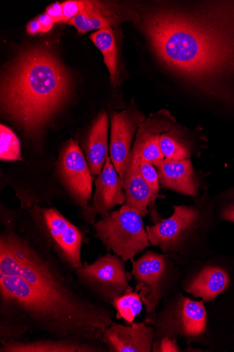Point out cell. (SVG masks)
Masks as SVG:
<instances>
[{
    "label": "cell",
    "instance_id": "7",
    "mask_svg": "<svg viewBox=\"0 0 234 352\" xmlns=\"http://www.w3.org/2000/svg\"><path fill=\"white\" fill-rule=\"evenodd\" d=\"M207 312L203 302L181 297L176 307H165L159 312L150 313L145 323L154 330V339L176 336L193 339L202 336L207 329Z\"/></svg>",
    "mask_w": 234,
    "mask_h": 352
},
{
    "label": "cell",
    "instance_id": "31",
    "mask_svg": "<svg viewBox=\"0 0 234 352\" xmlns=\"http://www.w3.org/2000/svg\"><path fill=\"white\" fill-rule=\"evenodd\" d=\"M27 33L30 35H36L42 33L41 24L38 19L29 22L26 27Z\"/></svg>",
    "mask_w": 234,
    "mask_h": 352
},
{
    "label": "cell",
    "instance_id": "19",
    "mask_svg": "<svg viewBox=\"0 0 234 352\" xmlns=\"http://www.w3.org/2000/svg\"><path fill=\"white\" fill-rule=\"evenodd\" d=\"M109 120L106 113L95 121L89 135L86 150L87 164L92 175L102 172L108 157Z\"/></svg>",
    "mask_w": 234,
    "mask_h": 352
},
{
    "label": "cell",
    "instance_id": "6",
    "mask_svg": "<svg viewBox=\"0 0 234 352\" xmlns=\"http://www.w3.org/2000/svg\"><path fill=\"white\" fill-rule=\"evenodd\" d=\"M123 260L109 252L91 264L83 263L75 276L83 289L96 300L113 305L129 285L132 274L126 270Z\"/></svg>",
    "mask_w": 234,
    "mask_h": 352
},
{
    "label": "cell",
    "instance_id": "28",
    "mask_svg": "<svg viewBox=\"0 0 234 352\" xmlns=\"http://www.w3.org/2000/svg\"><path fill=\"white\" fill-rule=\"evenodd\" d=\"M108 351V349L102 339H92L83 342L78 352H102Z\"/></svg>",
    "mask_w": 234,
    "mask_h": 352
},
{
    "label": "cell",
    "instance_id": "22",
    "mask_svg": "<svg viewBox=\"0 0 234 352\" xmlns=\"http://www.w3.org/2000/svg\"><path fill=\"white\" fill-rule=\"evenodd\" d=\"M90 39L96 47L102 52L104 63L110 72L111 82L113 85H116L117 78V51L112 28L97 30L91 35Z\"/></svg>",
    "mask_w": 234,
    "mask_h": 352
},
{
    "label": "cell",
    "instance_id": "10",
    "mask_svg": "<svg viewBox=\"0 0 234 352\" xmlns=\"http://www.w3.org/2000/svg\"><path fill=\"white\" fill-rule=\"evenodd\" d=\"M93 202L82 211V217L91 225H95L96 216L106 217L113 209L126 201L122 181L110 155H108L103 170L95 180Z\"/></svg>",
    "mask_w": 234,
    "mask_h": 352
},
{
    "label": "cell",
    "instance_id": "18",
    "mask_svg": "<svg viewBox=\"0 0 234 352\" xmlns=\"http://www.w3.org/2000/svg\"><path fill=\"white\" fill-rule=\"evenodd\" d=\"M92 340L84 335L62 338L46 336L36 340H9L0 342V352H78L81 344Z\"/></svg>",
    "mask_w": 234,
    "mask_h": 352
},
{
    "label": "cell",
    "instance_id": "12",
    "mask_svg": "<svg viewBox=\"0 0 234 352\" xmlns=\"http://www.w3.org/2000/svg\"><path fill=\"white\" fill-rule=\"evenodd\" d=\"M174 214L162 219L146 231L151 245L159 246L163 252L178 248L188 231L199 217L197 209L186 206H174Z\"/></svg>",
    "mask_w": 234,
    "mask_h": 352
},
{
    "label": "cell",
    "instance_id": "14",
    "mask_svg": "<svg viewBox=\"0 0 234 352\" xmlns=\"http://www.w3.org/2000/svg\"><path fill=\"white\" fill-rule=\"evenodd\" d=\"M110 352H150L154 341V328L143 323L108 327L102 338Z\"/></svg>",
    "mask_w": 234,
    "mask_h": 352
},
{
    "label": "cell",
    "instance_id": "13",
    "mask_svg": "<svg viewBox=\"0 0 234 352\" xmlns=\"http://www.w3.org/2000/svg\"><path fill=\"white\" fill-rule=\"evenodd\" d=\"M176 122L169 111L161 110L152 114L139 126L130 154L156 167L165 159L160 146V136L170 131Z\"/></svg>",
    "mask_w": 234,
    "mask_h": 352
},
{
    "label": "cell",
    "instance_id": "17",
    "mask_svg": "<svg viewBox=\"0 0 234 352\" xmlns=\"http://www.w3.org/2000/svg\"><path fill=\"white\" fill-rule=\"evenodd\" d=\"M126 197L125 205L142 216L149 213L148 206L164 196L154 193L143 177L137 157L130 155L121 178Z\"/></svg>",
    "mask_w": 234,
    "mask_h": 352
},
{
    "label": "cell",
    "instance_id": "9",
    "mask_svg": "<svg viewBox=\"0 0 234 352\" xmlns=\"http://www.w3.org/2000/svg\"><path fill=\"white\" fill-rule=\"evenodd\" d=\"M131 274L148 294L142 299L148 313H154L164 296L168 257L165 254L147 251L137 261L130 260Z\"/></svg>",
    "mask_w": 234,
    "mask_h": 352
},
{
    "label": "cell",
    "instance_id": "27",
    "mask_svg": "<svg viewBox=\"0 0 234 352\" xmlns=\"http://www.w3.org/2000/svg\"><path fill=\"white\" fill-rule=\"evenodd\" d=\"M153 351L160 352H178L181 351L176 338L164 336L154 339L153 343Z\"/></svg>",
    "mask_w": 234,
    "mask_h": 352
},
{
    "label": "cell",
    "instance_id": "5",
    "mask_svg": "<svg viewBox=\"0 0 234 352\" xmlns=\"http://www.w3.org/2000/svg\"><path fill=\"white\" fill-rule=\"evenodd\" d=\"M95 236L124 262L135 258L151 245L142 215L126 205L95 223Z\"/></svg>",
    "mask_w": 234,
    "mask_h": 352
},
{
    "label": "cell",
    "instance_id": "4",
    "mask_svg": "<svg viewBox=\"0 0 234 352\" xmlns=\"http://www.w3.org/2000/svg\"><path fill=\"white\" fill-rule=\"evenodd\" d=\"M34 229L32 241L52 253L67 268L75 272L83 265L82 231L55 208L36 205L29 211Z\"/></svg>",
    "mask_w": 234,
    "mask_h": 352
},
{
    "label": "cell",
    "instance_id": "24",
    "mask_svg": "<svg viewBox=\"0 0 234 352\" xmlns=\"http://www.w3.org/2000/svg\"><path fill=\"white\" fill-rule=\"evenodd\" d=\"M0 136H1L0 159L5 162L21 161V144L13 131L5 125L1 124Z\"/></svg>",
    "mask_w": 234,
    "mask_h": 352
},
{
    "label": "cell",
    "instance_id": "23",
    "mask_svg": "<svg viewBox=\"0 0 234 352\" xmlns=\"http://www.w3.org/2000/svg\"><path fill=\"white\" fill-rule=\"evenodd\" d=\"M143 285L138 283L134 292L130 286L119 298L115 300L113 306L115 309L117 319L123 318L126 325L131 324L141 312L143 307Z\"/></svg>",
    "mask_w": 234,
    "mask_h": 352
},
{
    "label": "cell",
    "instance_id": "32",
    "mask_svg": "<svg viewBox=\"0 0 234 352\" xmlns=\"http://www.w3.org/2000/svg\"><path fill=\"white\" fill-rule=\"evenodd\" d=\"M222 219L234 223V204L226 206L222 210Z\"/></svg>",
    "mask_w": 234,
    "mask_h": 352
},
{
    "label": "cell",
    "instance_id": "21",
    "mask_svg": "<svg viewBox=\"0 0 234 352\" xmlns=\"http://www.w3.org/2000/svg\"><path fill=\"white\" fill-rule=\"evenodd\" d=\"M185 128L175 124L170 131L160 136V146L166 159L173 161L189 159L193 155V144Z\"/></svg>",
    "mask_w": 234,
    "mask_h": 352
},
{
    "label": "cell",
    "instance_id": "2",
    "mask_svg": "<svg viewBox=\"0 0 234 352\" xmlns=\"http://www.w3.org/2000/svg\"><path fill=\"white\" fill-rule=\"evenodd\" d=\"M143 30L156 56L218 116L234 119V0L159 8Z\"/></svg>",
    "mask_w": 234,
    "mask_h": 352
},
{
    "label": "cell",
    "instance_id": "30",
    "mask_svg": "<svg viewBox=\"0 0 234 352\" xmlns=\"http://www.w3.org/2000/svg\"><path fill=\"white\" fill-rule=\"evenodd\" d=\"M38 19L39 20L41 28H42V33H47V32L50 31L53 28L55 22L53 19L47 13L43 14L38 16Z\"/></svg>",
    "mask_w": 234,
    "mask_h": 352
},
{
    "label": "cell",
    "instance_id": "3",
    "mask_svg": "<svg viewBox=\"0 0 234 352\" xmlns=\"http://www.w3.org/2000/svg\"><path fill=\"white\" fill-rule=\"evenodd\" d=\"M68 74L48 49L23 52L5 73L1 104L29 135H38L68 98Z\"/></svg>",
    "mask_w": 234,
    "mask_h": 352
},
{
    "label": "cell",
    "instance_id": "26",
    "mask_svg": "<svg viewBox=\"0 0 234 352\" xmlns=\"http://www.w3.org/2000/svg\"><path fill=\"white\" fill-rule=\"evenodd\" d=\"M85 8V1H67L62 3V13L64 16V23H69L79 14H80Z\"/></svg>",
    "mask_w": 234,
    "mask_h": 352
},
{
    "label": "cell",
    "instance_id": "16",
    "mask_svg": "<svg viewBox=\"0 0 234 352\" xmlns=\"http://www.w3.org/2000/svg\"><path fill=\"white\" fill-rule=\"evenodd\" d=\"M156 170L162 187L189 197L198 195L200 179L190 158L180 161L165 158Z\"/></svg>",
    "mask_w": 234,
    "mask_h": 352
},
{
    "label": "cell",
    "instance_id": "1",
    "mask_svg": "<svg viewBox=\"0 0 234 352\" xmlns=\"http://www.w3.org/2000/svg\"><path fill=\"white\" fill-rule=\"evenodd\" d=\"M114 311L90 296L52 253L9 227L0 236V322L27 333L102 339Z\"/></svg>",
    "mask_w": 234,
    "mask_h": 352
},
{
    "label": "cell",
    "instance_id": "15",
    "mask_svg": "<svg viewBox=\"0 0 234 352\" xmlns=\"http://www.w3.org/2000/svg\"><path fill=\"white\" fill-rule=\"evenodd\" d=\"M133 18L132 14L116 4L85 1L84 10L68 23L76 28L79 34H85L91 30L112 28Z\"/></svg>",
    "mask_w": 234,
    "mask_h": 352
},
{
    "label": "cell",
    "instance_id": "8",
    "mask_svg": "<svg viewBox=\"0 0 234 352\" xmlns=\"http://www.w3.org/2000/svg\"><path fill=\"white\" fill-rule=\"evenodd\" d=\"M58 171L72 199L84 211L91 199L93 179L87 162L78 144L70 140L63 148Z\"/></svg>",
    "mask_w": 234,
    "mask_h": 352
},
{
    "label": "cell",
    "instance_id": "25",
    "mask_svg": "<svg viewBox=\"0 0 234 352\" xmlns=\"http://www.w3.org/2000/svg\"><path fill=\"white\" fill-rule=\"evenodd\" d=\"M137 157L139 160V166L143 177L154 193L159 195L161 186L160 184L157 170L155 169L153 165L143 161V160L138 157Z\"/></svg>",
    "mask_w": 234,
    "mask_h": 352
},
{
    "label": "cell",
    "instance_id": "29",
    "mask_svg": "<svg viewBox=\"0 0 234 352\" xmlns=\"http://www.w3.org/2000/svg\"><path fill=\"white\" fill-rule=\"evenodd\" d=\"M46 13L48 14L53 19L55 23H64L62 4L59 3H56L51 5V6L47 8Z\"/></svg>",
    "mask_w": 234,
    "mask_h": 352
},
{
    "label": "cell",
    "instance_id": "20",
    "mask_svg": "<svg viewBox=\"0 0 234 352\" xmlns=\"http://www.w3.org/2000/svg\"><path fill=\"white\" fill-rule=\"evenodd\" d=\"M229 283V276L224 270L207 267L188 285L185 291L195 298L208 302L224 292Z\"/></svg>",
    "mask_w": 234,
    "mask_h": 352
},
{
    "label": "cell",
    "instance_id": "11",
    "mask_svg": "<svg viewBox=\"0 0 234 352\" xmlns=\"http://www.w3.org/2000/svg\"><path fill=\"white\" fill-rule=\"evenodd\" d=\"M145 116L136 108L114 112L111 120L110 157L121 179L128 162L137 128Z\"/></svg>",
    "mask_w": 234,
    "mask_h": 352
}]
</instances>
